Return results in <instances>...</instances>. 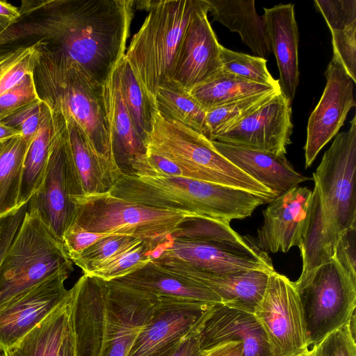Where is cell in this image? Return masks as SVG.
Listing matches in <instances>:
<instances>
[{"instance_id":"obj_1","label":"cell","mask_w":356,"mask_h":356,"mask_svg":"<svg viewBox=\"0 0 356 356\" xmlns=\"http://www.w3.org/2000/svg\"><path fill=\"white\" fill-rule=\"evenodd\" d=\"M134 0H24L0 47L41 49L101 84L124 56Z\"/></svg>"},{"instance_id":"obj_2","label":"cell","mask_w":356,"mask_h":356,"mask_svg":"<svg viewBox=\"0 0 356 356\" xmlns=\"http://www.w3.org/2000/svg\"><path fill=\"white\" fill-rule=\"evenodd\" d=\"M314 187L300 249L306 281L320 266L333 259L341 236L356 227V116L349 129L337 134L313 173Z\"/></svg>"},{"instance_id":"obj_3","label":"cell","mask_w":356,"mask_h":356,"mask_svg":"<svg viewBox=\"0 0 356 356\" xmlns=\"http://www.w3.org/2000/svg\"><path fill=\"white\" fill-rule=\"evenodd\" d=\"M33 78L38 98L82 129L110 188L122 172L113 154L103 84L41 49L40 44Z\"/></svg>"},{"instance_id":"obj_4","label":"cell","mask_w":356,"mask_h":356,"mask_svg":"<svg viewBox=\"0 0 356 356\" xmlns=\"http://www.w3.org/2000/svg\"><path fill=\"white\" fill-rule=\"evenodd\" d=\"M108 191L147 206L229 222L249 217L267 203L242 189L183 177L122 174Z\"/></svg>"},{"instance_id":"obj_5","label":"cell","mask_w":356,"mask_h":356,"mask_svg":"<svg viewBox=\"0 0 356 356\" xmlns=\"http://www.w3.org/2000/svg\"><path fill=\"white\" fill-rule=\"evenodd\" d=\"M148 11L125 52L140 86L154 102L157 89L171 79L185 32L207 0H147L136 2ZM155 103V102H154Z\"/></svg>"},{"instance_id":"obj_6","label":"cell","mask_w":356,"mask_h":356,"mask_svg":"<svg viewBox=\"0 0 356 356\" xmlns=\"http://www.w3.org/2000/svg\"><path fill=\"white\" fill-rule=\"evenodd\" d=\"M70 225L96 233L127 235L158 246L186 222L205 218L193 213L161 209L104 193L72 195ZM69 225V226H70Z\"/></svg>"},{"instance_id":"obj_7","label":"cell","mask_w":356,"mask_h":356,"mask_svg":"<svg viewBox=\"0 0 356 356\" xmlns=\"http://www.w3.org/2000/svg\"><path fill=\"white\" fill-rule=\"evenodd\" d=\"M147 150L172 161L189 178L242 189L262 197L267 203L277 197L222 156L212 141L158 112Z\"/></svg>"},{"instance_id":"obj_8","label":"cell","mask_w":356,"mask_h":356,"mask_svg":"<svg viewBox=\"0 0 356 356\" xmlns=\"http://www.w3.org/2000/svg\"><path fill=\"white\" fill-rule=\"evenodd\" d=\"M73 269L62 242L26 211L0 266V305L59 273H71Z\"/></svg>"},{"instance_id":"obj_9","label":"cell","mask_w":356,"mask_h":356,"mask_svg":"<svg viewBox=\"0 0 356 356\" xmlns=\"http://www.w3.org/2000/svg\"><path fill=\"white\" fill-rule=\"evenodd\" d=\"M304 315L307 341L314 346L346 325L355 314L356 279L334 259L296 284Z\"/></svg>"},{"instance_id":"obj_10","label":"cell","mask_w":356,"mask_h":356,"mask_svg":"<svg viewBox=\"0 0 356 356\" xmlns=\"http://www.w3.org/2000/svg\"><path fill=\"white\" fill-rule=\"evenodd\" d=\"M51 111L53 136L44 177L28 201L27 212L37 216L60 242L74 213L72 195H79L70 163L63 115Z\"/></svg>"},{"instance_id":"obj_11","label":"cell","mask_w":356,"mask_h":356,"mask_svg":"<svg viewBox=\"0 0 356 356\" xmlns=\"http://www.w3.org/2000/svg\"><path fill=\"white\" fill-rule=\"evenodd\" d=\"M254 314L273 356H296L309 350L303 312L294 282L272 272Z\"/></svg>"},{"instance_id":"obj_12","label":"cell","mask_w":356,"mask_h":356,"mask_svg":"<svg viewBox=\"0 0 356 356\" xmlns=\"http://www.w3.org/2000/svg\"><path fill=\"white\" fill-rule=\"evenodd\" d=\"M157 258L178 260L198 270L220 275L250 270H275L268 253L257 245L245 248L172 236L156 248L152 260Z\"/></svg>"},{"instance_id":"obj_13","label":"cell","mask_w":356,"mask_h":356,"mask_svg":"<svg viewBox=\"0 0 356 356\" xmlns=\"http://www.w3.org/2000/svg\"><path fill=\"white\" fill-rule=\"evenodd\" d=\"M70 273H59L0 305V350L17 344L69 295L64 282Z\"/></svg>"},{"instance_id":"obj_14","label":"cell","mask_w":356,"mask_h":356,"mask_svg":"<svg viewBox=\"0 0 356 356\" xmlns=\"http://www.w3.org/2000/svg\"><path fill=\"white\" fill-rule=\"evenodd\" d=\"M325 76L322 96L308 120L304 147L305 168L313 163L322 148L338 134L348 112L355 106L353 90L356 83L334 58L327 65Z\"/></svg>"},{"instance_id":"obj_15","label":"cell","mask_w":356,"mask_h":356,"mask_svg":"<svg viewBox=\"0 0 356 356\" xmlns=\"http://www.w3.org/2000/svg\"><path fill=\"white\" fill-rule=\"evenodd\" d=\"M291 104L282 95L220 136L216 141L251 149L285 155L291 143Z\"/></svg>"},{"instance_id":"obj_16","label":"cell","mask_w":356,"mask_h":356,"mask_svg":"<svg viewBox=\"0 0 356 356\" xmlns=\"http://www.w3.org/2000/svg\"><path fill=\"white\" fill-rule=\"evenodd\" d=\"M208 12L207 3L190 22L170 79L188 92L213 79L222 71L220 60L222 45L219 44L208 20Z\"/></svg>"},{"instance_id":"obj_17","label":"cell","mask_w":356,"mask_h":356,"mask_svg":"<svg viewBox=\"0 0 356 356\" xmlns=\"http://www.w3.org/2000/svg\"><path fill=\"white\" fill-rule=\"evenodd\" d=\"M312 191L296 186L277 196L263 211L264 221L257 232L262 251L286 253L300 248L308 221Z\"/></svg>"},{"instance_id":"obj_18","label":"cell","mask_w":356,"mask_h":356,"mask_svg":"<svg viewBox=\"0 0 356 356\" xmlns=\"http://www.w3.org/2000/svg\"><path fill=\"white\" fill-rule=\"evenodd\" d=\"M152 261L172 274L209 288L220 297L222 304L253 314L273 272L250 270L220 275L198 270L175 259L157 258Z\"/></svg>"},{"instance_id":"obj_19","label":"cell","mask_w":356,"mask_h":356,"mask_svg":"<svg viewBox=\"0 0 356 356\" xmlns=\"http://www.w3.org/2000/svg\"><path fill=\"white\" fill-rule=\"evenodd\" d=\"M213 305L158 300L152 318L140 334L129 356H154L195 330Z\"/></svg>"},{"instance_id":"obj_20","label":"cell","mask_w":356,"mask_h":356,"mask_svg":"<svg viewBox=\"0 0 356 356\" xmlns=\"http://www.w3.org/2000/svg\"><path fill=\"white\" fill-rule=\"evenodd\" d=\"M202 350L241 341L243 356H273L266 334L253 313L222 303L213 305L197 327Z\"/></svg>"},{"instance_id":"obj_21","label":"cell","mask_w":356,"mask_h":356,"mask_svg":"<svg viewBox=\"0 0 356 356\" xmlns=\"http://www.w3.org/2000/svg\"><path fill=\"white\" fill-rule=\"evenodd\" d=\"M263 17L279 72L282 95L291 104L299 84V33L292 3L264 8Z\"/></svg>"},{"instance_id":"obj_22","label":"cell","mask_w":356,"mask_h":356,"mask_svg":"<svg viewBox=\"0 0 356 356\" xmlns=\"http://www.w3.org/2000/svg\"><path fill=\"white\" fill-rule=\"evenodd\" d=\"M103 91L115 162L122 174H133L136 165L146 156L147 145L126 107L118 65L104 83Z\"/></svg>"},{"instance_id":"obj_23","label":"cell","mask_w":356,"mask_h":356,"mask_svg":"<svg viewBox=\"0 0 356 356\" xmlns=\"http://www.w3.org/2000/svg\"><path fill=\"white\" fill-rule=\"evenodd\" d=\"M212 143L232 163L264 186L276 197L310 179L297 172L285 155H276L216 140Z\"/></svg>"},{"instance_id":"obj_24","label":"cell","mask_w":356,"mask_h":356,"mask_svg":"<svg viewBox=\"0 0 356 356\" xmlns=\"http://www.w3.org/2000/svg\"><path fill=\"white\" fill-rule=\"evenodd\" d=\"M113 280L158 300L222 303L220 297L209 288L172 274L154 261L126 276Z\"/></svg>"},{"instance_id":"obj_25","label":"cell","mask_w":356,"mask_h":356,"mask_svg":"<svg viewBox=\"0 0 356 356\" xmlns=\"http://www.w3.org/2000/svg\"><path fill=\"white\" fill-rule=\"evenodd\" d=\"M207 1L213 20L238 33L257 56L267 60L272 53L270 44L263 15H258L254 0Z\"/></svg>"},{"instance_id":"obj_26","label":"cell","mask_w":356,"mask_h":356,"mask_svg":"<svg viewBox=\"0 0 356 356\" xmlns=\"http://www.w3.org/2000/svg\"><path fill=\"white\" fill-rule=\"evenodd\" d=\"M64 118L69 159L79 195L107 191L101 165L86 136L76 122Z\"/></svg>"},{"instance_id":"obj_27","label":"cell","mask_w":356,"mask_h":356,"mask_svg":"<svg viewBox=\"0 0 356 356\" xmlns=\"http://www.w3.org/2000/svg\"><path fill=\"white\" fill-rule=\"evenodd\" d=\"M70 310V289L68 296L42 323L1 356H57Z\"/></svg>"},{"instance_id":"obj_28","label":"cell","mask_w":356,"mask_h":356,"mask_svg":"<svg viewBox=\"0 0 356 356\" xmlns=\"http://www.w3.org/2000/svg\"><path fill=\"white\" fill-rule=\"evenodd\" d=\"M53 131L51 111L43 102L40 124L29 143L23 163L18 200L19 207L28 202L42 182L49 156Z\"/></svg>"},{"instance_id":"obj_29","label":"cell","mask_w":356,"mask_h":356,"mask_svg":"<svg viewBox=\"0 0 356 356\" xmlns=\"http://www.w3.org/2000/svg\"><path fill=\"white\" fill-rule=\"evenodd\" d=\"M154 102L157 112L161 116L177 121L210 140L207 111L177 83L169 80L159 86Z\"/></svg>"},{"instance_id":"obj_30","label":"cell","mask_w":356,"mask_h":356,"mask_svg":"<svg viewBox=\"0 0 356 356\" xmlns=\"http://www.w3.org/2000/svg\"><path fill=\"white\" fill-rule=\"evenodd\" d=\"M156 305L154 299L143 293H125L122 320L108 356L129 355L140 334L152 318Z\"/></svg>"},{"instance_id":"obj_31","label":"cell","mask_w":356,"mask_h":356,"mask_svg":"<svg viewBox=\"0 0 356 356\" xmlns=\"http://www.w3.org/2000/svg\"><path fill=\"white\" fill-rule=\"evenodd\" d=\"M29 143L22 135L15 136L0 150V220L20 207L22 168Z\"/></svg>"},{"instance_id":"obj_32","label":"cell","mask_w":356,"mask_h":356,"mask_svg":"<svg viewBox=\"0 0 356 356\" xmlns=\"http://www.w3.org/2000/svg\"><path fill=\"white\" fill-rule=\"evenodd\" d=\"M275 89L222 71L213 79L199 86L189 93L206 111L229 102Z\"/></svg>"},{"instance_id":"obj_33","label":"cell","mask_w":356,"mask_h":356,"mask_svg":"<svg viewBox=\"0 0 356 356\" xmlns=\"http://www.w3.org/2000/svg\"><path fill=\"white\" fill-rule=\"evenodd\" d=\"M118 71L126 107L136 131L147 145L157 113L155 103L140 86L124 56L118 65Z\"/></svg>"},{"instance_id":"obj_34","label":"cell","mask_w":356,"mask_h":356,"mask_svg":"<svg viewBox=\"0 0 356 356\" xmlns=\"http://www.w3.org/2000/svg\"><path fill=\"white\" fill-rule=\"evenodd\" d=\"M281 92L275 89L233 101L207 111V124L210 140L232 128Z\"/></svg>"},{"instance_id":"obj_35","label":"cell","mask_w":356,"mask_h":356,"mask_svg":"<svg viewBox=\"0 0 356 356\" xmlns=\"http://www.w3.org/2000/svg\"><path fill=\"white\" fill-rule=\"evenodd\" d=\"M157 246L139 239L102 264L86 274L109 282L126 276L152 261V253Z\"/></svg>"},{"instance_id":"obj_36","label":"cell","mask_w":356,"mask_h":356,"mask_svg":"<svg viewBox=\"0 0 356 356\" xmlns=\"http://www.w3.org/2000/svg\"><path fill=\"white\" fill-rule=\"evenodd\" d=\"M39 43L0 47V96L33 73Z\"/></svg>"},{"instance_id":"obj_37","label":"cell","mask_w":356,"mask_h":356,"mask_svg":"<svg viewBox=\"0 0 356 356\" xmlns=\"http://www.w3.org/2000/svg\"><path fill=\"white\" fill-rule=\"evenodd\" d=\"M222 70L244 79L264 85L280 87L266 66L267 60L234 51L223 46L220 48Z\"/></svg>"},{"instance_id":"obj_38","label":"cell","mask_w":356,"mask_h":356,"mask_svg":"<svg viewBox=\"0 0 356 356\" xmlns=\"http://www.w3.org/2000/svg\"><path fill=\"white\" fill-rule=\"evenodd\" d=\"M139 239L127 235H111L99 240L70 260L83 274H88Z\"/></svg>"},{"instance_id":"obj_39","label":"cell","mask_w":356,"mask_h":356,"mask_svg":"<svg viewBox=\"0 0 356 356\" xmlns=\"http://www.w3.org/2000/svg\"><path fill=\"white\" fill-rule=\"evenodd\" d=\"M312 346L311 356H356L355 314L346 325Z\"/></svg>"},{"instance_id":"obj_40","label":"cell","mask_w":356,"mask_h":356,"mask_svg":"<svg viewBox=\"0 0 356 356\" xmlns=\"http://www.w3.org/2000/svg\"><path fill=\"white\" fill-rule=\"evenodd\" d=\"M330 31H339L356 24L355 0H315Z\"/></svg>"},{"instance_id":"obj_41","label":"cell","mask_w":356,"mask_h":356,"mask_svg":"<svg viewBox=\"0 0 356 356\" xmlns=\"http://www.w3.org/2000/svg\"><path fill=\"white\" fill-rule=\"evenodd\" d=\"M333 56L356 83V24L331 32Z\"/></svg>"},{"instance_id":"obj_42","label":"cell","mask_w":356,"mask_h":356,"mask_svg":"<svg viewBox=\"0 0 356 356\" xmlns=\"http://www.w3.org/2000/svg\"><path fill=\"white\" fill-rule=\"evenodd\" d=\"M38 99L39 98L36 92L33 73H31L0 96V121Z\"/></svg>"},{"instance_id":"obj_43","label":"cell","mask_w":356,"mask_h":356,"mask_svg":"<svg viewBox=\"0 0 356 356\" xmlns=\"http://www.w3.org/2000/svg\"><path fill=\"white\" fill-rule=\"evenodd\" d=\"M43 102L40 99L19 108L0 122L18 131L31 142L40 124Z\"/></svg>"},{"instance_id":"obj_44","label":"cell","mask_w":356,"mask_h":356,"mask_svg":"<svg viewBox=\"0 0 356 356\" xmlns=\"http://www.w3.org/2000/svg\"><path fill=\"white\" fill-rule=\"evenodd\" d=\"M117 234L96 233L71 225L65 230L62 243L69 258L77 255L99 240Z\"/></svg>"},{"instance_id":"obj_45","label":"cell","mask_w":356,"mask_h":356,"mask_svg":"<svg viewBox=\"0 0 356 356\" xmlns=\"http://www.w3.org/2000/svg\"><path fill=\"white\" fill-rule=\"evenodd\" d=\"M333 259L356 279V227L346 230L339 239Z\"/></svg>"},{"instance_id":"obj_46","label":"cell","mask_w":356,"mask_h":356,"mask_svg":"<svg viewBox=\"0 0 356 356\" xmlns=\"http://www.w3.org/2000/svg\"><path fill=\"white\" fill-rule=\"evenodd\" d=\"M197 327L181 340L170 356H200L202 349Z\"/></svg>"},{"instance_id":"obj_47","label":"cell","mask_w":356,"mask_h":356,"mask_svg":"<svg viewBox=\"0 0 356 356\" xmlns=\"http://www.w3.org/2000/svg\"><path fill=\"white\" fill-rule=\"evenodd\" d=\"M200 356H243V343L236 341L220 343L201 350Z\"/></svg>"},{"instance_id":"obj_48","label":"cell","mask_w":356,"mask_h":356,"mask_svg":"<svg viewBox=\"0 0 356 356\" xmlns=\"http://www.w3.org/2000/svg\"><path fill=\"white\" fill-rule=\"evenodd\" d=\"M57 356H76L75 337L70 316Z\"/></svg>"},{"instance_id":"obj_49","label":"cell","mask_w":356,"mask_h":356,"mask_svg":"<svg viewBox=\"0 0 356 356\" xmlns=\"http://www.w3.org/2000/svg\"><path fill=\"white\" fill-rule=\"evenodd\" d=\"M15 235L16 230L13 227L6 224L0 225V266Z\"/></svg>"},{"instance_id":"obj_50","label":"cell","mask_w":356,"mask_h":356,"mask_svg":"<svg viewBox=\"0 0 356 356\" xmlns=\"http://www.w3.org/2000/svg\"><path fill=\"white\" fill-rule=\"evenodd\" d=\"M0 16L15 21L19 17V8L5 1H0Z\"/></svg>"},{"instance_id":"obj_51","label":"cell","mask_w":356,"mask_h":356,"mask_svg":"<svg viewBox=\"0 0 356 356\" xmlns=\"http://www.w3.org/2000/svg\"><path fill=\"white\" fill-rule=\"evenodd\" d=\"M18 135H21L18 131L0 122V142L6 141Z\"/></svg>"},{"instance_id":"obj_52","label":"cell","mask_w":356,"mask_h":356,"mask_svg":"<svg viewBox=\"0 0 356 356\" xmlns=\"http://www.w3.org/2000/svg\"><path fill=\"white\" fill-rule=\"evenodd\" d=\"M183 337V338H184ZM181 338V339H179V341L172 343L171 345L168 346V347H166L165 348H164L163 350H162L161 351H160L159 353H158L156 355H155L154 356H170V354L175 350V349L177 348V346L179 345V342L181 341V340L183 339Z\"/></svg>"},{"instance_id":"obj_53","label":"cell","mask_w":356,"mask_h":356,"mask_svg":"<svg viewBox=\"0 0 356 356\" xmlns=\"http://www.w3.org/2000/svg\"><path fill=\"white\" fill-rule=\"evenodd\" d=\"M14 21L0 16V35L6 31Z\"/></svg>"},{"instance_id":"obj_54","label":"cell","mask_w":356,"mask_h":356,"mask_svg":"<svg viewBox=\"0 0 356 356\" xmlns=\"http://www.w3.org/2000/svg\"><path fill=\"white\" fill-rule=\"evenodd\" d=\"M296 356H311V352L309 350H308L306 352H304L300 355H296Z\"/></svg>"},{"instance_id":"obj_55","label":"cell","mask_w":356,"mask_h":356,"mask_svg":"<svg viewBox=\"0 0 356 356\" xmlns=\"http://www.w3.org/2000/svg\"><path fill=\"white\" fill-rule=\"evenodd\" d=\"M4 143H5V141H3V142H0V150H1V149L2 148V147H3V144H4Z\"/></svg>"},{"instance_id":"obj_56","label":"cell","mask_w":356,"mask_h":356,"mask_svg":"<svg viewBox=\"0 0 356 356\" xmlns=\"http://www.w3.org/2000/svg\"><path fill=\"white\" fill-rule=\"evenodd\" d=\"M0 356H1V351L0 350Z\"/></svg>"}]
</instances>
